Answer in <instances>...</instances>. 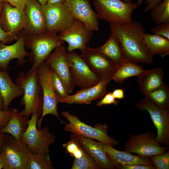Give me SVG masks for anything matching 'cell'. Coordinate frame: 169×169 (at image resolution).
Listing matches in <instances>:
<instances>
[{
    "label": "cell",
    "mask_w": 169,
    "mask_h": 169,
    "mask_svg": "<svg viewBox=\"0 0 169 169\" xmlns=\"http://www.w3.org/2000/svg\"><path fill=\"white\" fill-rule=\"evenodd\" d=\"M110 29L120 42L127 60L137 64L153 62L145 42V28L141 24L132 20L126 24H110Z\"/></svg>",
    "instance_id": "1"
},
{
    "label": "cell",
    "mask_w": 169,
    "mask_h": 169,
    "mask_svg": "<svg viewBox=\"0 0 169 169\" xmlns=\"http://www.w3.org/2000/svg\"><path fill=\"white\" fill-rule=\"evenodd\" d=\"M15 84L23 92L20 105L24 106L21 113L28 119L34 113L42 115L43 106V95L38 82L37 68L25 74L21 71L15 79Z\"/></svg>",
    "instance_id": "2"
},
{
    "label": "cell",
    "mask_w": 169,
    "mask_h": 169,
    "mask_svg": "<svg viewBox=\"0 0 169 169\" xmlns=\"http://www.w3.org/2000/svg\"><path fill=\"white\" fill-rule=\"evenodd\" d=\"M58 33L54 31H46L36 35H26L25 46L30 50L29 59L33 64L28 72L37 69L45 61L53 50L63 44L64 41L60 39Z\"/></svg>",
    "instance_id": "3"
},
{
    "label": "cell",
    "mask_w": 169,
    "mask_h": 169,
    "mask_svg": "<svg viewBox=\"0 0 169 169\" xmlns=\"http://www.w3.org/2000/svg\"><path fill=\"white\" fill-rule=\"evenodd\" d=\"M99 18L110 24H124L132 21V15L137 8V3L121 0H93Z\"/></svg>",
    "instance_id": "4"
},
{
    "label": "cell",
    "mask_w": 169,
    "mask_h": 169,
    "mask_svg": "<svg viewBox=\"0 0 169 169\" xmlns=\"http://www.w3.org/2000/svg\"><path fill=\"white\" fill-rule=\"evenodd\" d=\"M61 114L69 121L68 123H65L64 131L95 140L112 146L119 145L118 141L108 135V126L106 123L103 124L98 123L95 127H92L81 121L76 115L70 113L68 111H62Z\"/></svg>",
    "instance_id": "5"
},
{
    "label": "cell",
    "mask_w": 169,
    "mask_h": 169,
    "mask_svg": "<svg viewBox=\"0 0 169 169\" xmlns=\"http://www.w3.org/2000/svg\"><path fill=\"white\" fill-rule=\"evenodd\" d=\"M52 69L49 66L44 62L37 68L38 82L41 87L43 95V106L42 115L37 120L38 128L41 127L44 117L51 114L59 118L62 124L64 123L60 118L58 112L57 105L59 103V98L55 92L53 87L52 75Z\"/></svg>",
    "instance_id": "6"
},
{
    "label": "cell",
    "mask_w": 169,
    "mask_h": 169,
    "mask_svg": "<svg viewBox=\"0 0 169 169\" xmlns=\"http://www.w3.org/2000/svg\"><path fill=\"white\" fill-rule=\"evenodd\" d=\"M40 117L37 113L32 115L30 119L28 120L27 129L21 136V141L32 154L49 153V146L55 141V136L50 133L48 127L37 128V121Z\"/></svg>",
    "instance_id": "7"
},
{
    "label": "cell",
    "mask_w": 169,
    "mask_h": 169,
    "mask_svg": "<svg viewBox=\"0 0 169 169\" xmlns=\"http://www.w3.org/2000/svg\"><path fill=\"white\" fill-rule=\"evenodd\" d=\"M0 153L5 162L4 169H26L32 154L25 144L10 135L3 142Z\"/></svg>",
    "instance_id": "8"
},
{
    "label": "cell",
    "mask_w": 169,
    "mask_h": 169,
    "mask_svg": "<svg viewBox=\"0 0 169 169\" xmlns=\"http://www.w3.org/2000/svg\"><path fill=\"white\" fill-rule=\"evenodd\" d=\"M140 110H146L150 114L157 129L155 139L161 145L169 146V110L162 109L152 102L145 96L135 104Z\"/></svg>",
    "instance_id": "9"
},
{
    "label": "cell",
    "mask_w": 169,
    "mask_h": 169,
    "mask_svg": "<svg viewBox=\"0 0 169 169\" xmlns=\"http://www.w3.org/2000/svg\"><path fill=\"white\" fill-rule=\"evenodd\" d=\"M156 136L153 132H150L132 135L124 144L123 151L136 153L144 158H150L165 152L168 147L161 146L155 139Z\"/></svg>",
    "instance_id": "10"
},
{
    "label": "cell",
    "mask_w": 169,
    "mask_h": 169,
    "mask_svg": "<svg viewBox=\"0 0 169 169\" xmlns=\"http://www.w3.org/2000/svg\"><path fill=\"white\" fill-rule=\"evenodd\" d=\"M81 56L100 81L109 84L117 67L114 62L95 49L86 46L81 50Z\"/></svg>",
    "instance_id": "11"
},
{
    "label": "cell",
    "mask_w": 169,
    "mask_h": 169,
    "mask_svg": "<svg viewBox=\"0 0 169 169\" xmlns=\"http://www.w3.org/2000/svg\"><path fill=\"white\" fill-rule=\"evenodd\" d=\"M46 31L61 32L69 28L74 19L64 0L54 4L41 6Z\"/></svg>",
    "instance_id": "12"
},
{
    "label": "cell",
    "mask_w": 169,
    "mask_h": 169,
    "mask_svg": "<svg viewBox=\"0 0 169 169\" xmlns=\"http://www.w3.org/2000/svg\"><path fill=\"white\" fill-rule=\"evenodd\" d=\"M45 62L60 78L67 93H72L75 85L70 72L68 52L63 44L56 48Z\"/></svg>",
    "instance_id": "13"
},
{
    "label": "cell",
    "mask_w": 169,
    "mask_h": 169,
    "mask_svg": "<svg viewBox=\"0 0 169 169\" xmlns=\"http://www.w3.org/2000/svg\"><path fill=\"white\" fill-rule=\"evenodd\" d=\"M69 70L75 85L88 89L97 84L99 78L91 70L80 54L68 52Z\"/></svg>",
    "instance_id": "14"
},
{
    "label": "cell",
    "mask_w": 169,
    "mask_h": 169,
    "mask_svg": "<svg viewBox=\"0 0 169 169\" xmlns=\"http://www.w3.org/2000/svg\"><path fill=\"white\" fill-rule=\"evenodd\" d=\"M0 23L1 28L6 32L18 37L27 23L25 10L14 7L7 2H3Z\"/></svg>",
    "instance_id": "15"
},
{
    "label": "cell",
    "mask_w": 169,
    "mask_h": 169,
    "mask_svg": "<svg viewBox=\"0 0 169 169\" xmlns=\"http://www.w3.org/2000/svg\"><path fill=\"white\" fill-rule=\"evenodd\" d=\"M60 39L68 44L67 51L71 52L76 49H83L88 45L92 32L82 22L74 20L71 26L58 34Z\"/></svg>",
    "instance_id": "16"
},
{
    "label": "cell",
    "mask_w": 169,
    "mask_h": 169,
    "mask_svg": "<svg viewBox=\"0 0 169 169\" xmlns=\"http://www.w3.org/2000/svg\"><path fill=\"white\" fill-rule=\"evenodd\" d=\"M26 35L23 29L19 33L17 41L13 44L7 45L0 42V70L7 71L10 66L8 65L10 60L18 59L17 64L22 66L26 63L25 58L30 55L25 49Z\"/></svg>",
    "instance_id": "17"
},
{
    "label": "cell",
    "mask_w": 169,
    "mask_h": 169,
    "mask_svg": "<svg viewBox=\"0 0 169 169\" xmlns=\"http://www.w3.org/2000/svg\"><path fill=\"white\" fill-rule=\"evenodd\" d=\"M74 20L83 22L91 31L99 29V17L92 9L89 0H64Z\"/></svg>",
    "instance_id": "18"
},
{
    "label": "cell",
    "mask_w": 169,
    "mask_h": 169,
    "mask_svg": "<svg viewBox=\"0 0 169 169\" xmlns=\"http://www.w3.org/2000/svg\"><path fill=\"white\" fill-rule=\"evenodd\" d=\"M25 13L27 19L23 29L26 35H36L46 31L41 5L37 1L27 0Z\"/></svg>",
    "instance_id": "19"
},
{
    "label": "cell",
    "mask_w": 169,
    "mask_h": 169,
    "mask_svg": "<svg viewBox=\"0 0 169 169\" xmlns=\"http://www.w3.org/2000/svg\"><path fill=\"white\" fill-rule=\"evenodd\" d=\"M71 134L84 151L100 166L101 169H115L106 155L104 143L75 134Z\"/></svg>",
    "instance_id": "20"
},
{
    "label": "cell",
    "mask_w": 169,
    "mask_h": 169,
    "mask_svg": "<svg viewBox=\"0 0 169 169\" xmlns=\"http://www.w3.org/2000/svg\"><path fill=\"white\" fill-rule=\"evenodd\" d=\"M103 145L106 155L115 168H117L119 166L124 165H153L149 158L133 155L124 151L117 150L112 146L104 144Z\"/></svg>",
    "instance_id": "21"
},
{
    "label": "cell",
    "mask_w": 169,
    "mask_h": 169,
    "mask_svg": "<svg viewBox=\"0 0 169 169\" xmlns=\"http://www.w3.org/2000/svg\"><path fill=\"white\" fill-rule=\"evenodd\" d=\"M164 72L160 67L146 70L138 76L137 82L141 93L145 95L159 88L164 82Z\"/></svg>",
    "instance_id": "22"
},
{
    "label": "cell",
    "mask_w": 169,
    "mask_h": 169,
    "mask_svg": "<svg viewBox=\"0 0 169 169\" xmlns=\"http://www.w3.org/2000/svg\"><path fill=\"white\" fill-rule=\"evenodd\" d=\"M0 92L3 102V110L8 109L15 98L23 96V90L14 83L7 71L0 70Z\"/></svg>",
    "instance_id": "23"
},
{
    "label": "cell",
    "mask_w": 169,
    "mask_h": 169,
    "mask_svg": "<svg viewBox=\"0 0 169 169\" xmlns=\"http://www.w3.org/2000/svg\"><path fill=\"white\" fill-rule=\"evenodd\" d=\"M95 49L111 60L117 68L127 60L120 42L112 32L105 43L100 47Z\"/></svg>",
    "instance_id": "24"
},
{
    "label": "cell",
    "mask_w": 169,
    "mask_h": 169,
    "mask_svg": "<svg viewBox=\"0 0 169 169\" xmlns=\"http://www.w3.org/2000/svg\"><path fill=\"white\" fill-rule=\"evenodd\" d=\"M28 120L17 109L13 108L8 123L0 131L2 133L9 134L21 141V135L27 129Z\"/></svg>",
    "instance_id": "25"
},
{
    "label": "cell",
    "mask_w": 169,
    "mask_h": 169,
    "mask_svg": "<svg viewBox=\"0 0 169 169\" xmlns=\"http://www.w3.org/2000/svg\"><path fill=\"white\" fill-rule=\"evenodd\" d=\"M145 41L151 55L158 54L164 58L169 54V40L155 34L145 33Z\"/></svg>",
    "instance_id": "26"
},
{
    "label": "cell",
    "mask_w": 169,
    "mask_h": 169,
    "mask_svg": "<svg viewBox=\"0 0 169 169\" xmlns=\"http://www.w3.org/2000/svg\"><path fill=\"white\" fill-rule=\"evenodd\" d=\"M145 70L142 65L127 60L117 68L112 80L120 84L126 79L133 76L138 77Z\"/></svg>",
    "instance_id": "27"
},
{
    "label": "cell",
    "mask_w": 169,
    "mask_h": 169,
    "mask_svg": "<svg viewBox=\"0 0 169 169\" xmlns=\"http://www.w3.org/2000/svg\"><path fill=\"white\" fill-rule=\"evenodd\" d=\"M145 96L160 108L169 110V87L164 82L157 89Z\"/></svg>",
    "instance_id": "28"
},
{
    "label": "cell",
    "mask_w": 169,
    "mask_h": 169,
    "mask_svg": "<svg viewBox=\"0 0 169 169\" xmlns=\"http://www.w3.org/2000/svg\"><path fill=\"white\" fill-rule=\"evenodd\" d=\"M48 152L32 154L28 161L26 169H54Z\"/></svg>",
    "instance_id": "29"
},
{
    "label": "cell",
    "mask_w": 169,
    "mask_h": 169,
    "mask_svg": "<svg viewBox=\"0 0 169 169\" xmlns=\"http://www.w3.org/2000/svg\"><path fill=\"white\" fill-rule=\"evenodd\" d=\"M151 11L152 20L156 25L169 23V0H163Z\"/></svg>",
    "instance_id": "30"
},
{
    "label": "cell",
    "mask_w": 169,
    "mask_h": 169,
    "mask_svg": "<svg viewBox=\"0 0 169 169\" xmlns=\"http://www.w3.org/2000/svg\"><path fill=\"white\" fill-rule=\"evenodd\" d=\"M72 169H101L100 166L84 151L81 157L75 159Z\"/></svg>",
    "instance_id": "31"
},
{
    "label": "cell",
    "mask_w": 169,
    "mask_h": 169,
    "mask_svg": "<svg viewBox=\"0 0 169 169\" xmlns=\"http://www.w3.org/2000/svg\"><path fill=\"white\" fill-rule=\"evenodd\" d=\"M59 102L67 104H89L91 101L89 97L87 89H83L73 95H68L64 98H59Z\"/></svg>",
    "instance_id": "32"
},
{
    "label": "cell",
    "mask_w": 169,
    "mask_h": 169,
    "mask_svg": "<svg viewBox=\"0 0 169 169\" xmlns=\"http://www.w3.org/2000/svg\"><path fill=\"white\" fill-rule=\"evenodd\" d=\"M71 140L63 144V146L67 153L74 157L75 159L80 158L82 156L84 150L75 138L71 134Z\"/></svg>",
    "instance_id": "33"
},
{
    "label": "cell",
    "mask_w": 169,
    "mask_h": 169,
    "mask_svg": "<svg viewBox=\"0 0 169 169\" xmlns=\"http://www.w3.org/2000/svg\"><path fill=\"white\" fill-rule=\"evenodd\" d=\"M107 84L100 81L93 86L87 89L89 98L91 102L98 99L101 98L104 96L106 90Z\"/></svg>",
    "instance_id": "34"
},
{
    "label": "cell",
    "mask_w": 169,
    "mask_h": 169,
    "mask_svg": "<svg viewBox=\"0 0 169 169\" xmlns=\"http://www.w3.org/2000/svg\"><path fill=\"white\" fill-rule=\"evenodd\" d=\"M156 169H169V151L149 158Z\"/></svg>",
    "instance_id": "35"
},
{
    "label": "cell",
    "mask_w": 169,
    "mask_h": 169,
    "mask_svg": "<svg viewBox=\"0 0 169 169\" xmlns=\"http://www.w3.org/2000/svg\"><path fill=\"white\" fill-rule=\"evenodd\" d=\"M52 81L54 91L59 98H64L69 95L65 90L60 78L53 70L52 75Z\"/></svg>",
    "instance_id": "36"
},
{
    "label": "cell",
    "mask_w": 169,
    "mask_h": 169,
    "mask_svg": "<svg viewBox=\"0 0 169 169\" xmlns=\"http://www.w3.org/2000/svg\"><path fill=\"white\" fill-rule=\"evenodd\" d=\"M153 34L163 36L169 40V23H164L157 25L151 29Z\"/></svg>",
    "instance_id": "37"
},
{
    "label": "cell",
    "mask_w": 169,
    "mask_h": 169,
    "mask_svg": "<svg viewBox=\"0 0 169 169\" xmlns=\"http://www.w3.org/2000/svg\"><path fill=\"white\" fill-rule=\"evenodd\" d=\"M119 103L120 101L116 100L114 97L112 93L109 92L106 94L102 100L97 102L96 105L99 106L112 104L116 105Z\"/></svg>",
    "instance_id": "38"
},
{
    "label": "cell",
    "mask_w": 169,
    "mask_h": 169,
    "mask_svg": "<svg viewBox=\"0 0 169 169\" xmlns=\"http://www.w3.org/2000/svg\"><path fill=\"white\" fill-rule=\"evenodd\" d=\"M12 109L7 110H0V130L7 125L10 118Z\"/></svg>",
    "instance_id": "39"
},
{
    "label": "cell",
    "mask_w": 169,
    "mask_h": 169,
    "mask_svg": "<svg viewBox=\"0 0 169 169\" xmlns=\"http://www.w3.org/2000/svg\"><path fill=\"white\" fill-rule=\"evenodd\" d=\"M18 38L6 32L1 28L0 23V42L5 44L17 40Z\"/></svg>",
    "instance_id": "40"
},
{
    "label": "cell",
    "mask_w": 169,
    "mask_h": 169,
    "mask_svg": "<svg viewBox=\"0 0 169 169\" xmlns=\"http://www.w3.org/2000/svg\"><path fill=\"white\" fill-rule=\"evenodd\" d=\"M117 168L120 169H155L156 168L154 165L136 164L122 165L119 166Z\"/></svg>",
    "instance_id": "41"
},
{
    "label": "cell",
    "mask_w": 169,
    "mask_h": 169,
    "mask_svg": "<svg viewBox=\"0 0 169 169\" xmlns=\"http://www.w3.org/2000/svg\"><path fill=\"white\" fill-rule=\"evenodd\" d=\"M15 7L25 10L27 0H1Z\"/></svg>",
    "instance_id": "42"
},
{
    "label": "cell",
    "mask_w": 169,
    "mask_h": 169,
    "mask_svg": "<svg viewBox=\"0 0 169 169\" xmlns=\"http://www.w3.org/2000/svg\"><path fill=\"white\" fill-rule=\"evenodd\" d=\"M162 1L163 0H146L145 3L146 4V6L144 9V12H146L151 10Z\"/></svg>",
    "instance_id": "43"
},
{
    "label": "cell",
    "mask_w": 169,
    "mask_h": 169,
    "mask_svg": "<svg viewBox=\"0 0 169 169\" xmlns=\"http://www.w3.org/2000/svg\"><path fill=\"white\" fill-rule=\"evenodd\" d=\"M112 93L113 96L115 99H123L125 97L123 89H116L114 90Z\"/></svg>",
    "instance_id": "44"
},
{
    "label": "cell",
    "mask_w": 169,
    "mask_h": 169,
    "mask_svg": "<svg viewBox=\"0 0 169 169\" xmlns=\"http://www.w3.org/2000/svg\"><path fill=\"white\" fill-rule=\"evenodd\" d=\"M8 135L7 133H2L0 130V152L2 144L6 139Z\"/></svg>",
    "instance_id": "45"
},
{
    "label": "cell",
    "mask_w": 169,
    "mask_h": 169,
    "mask_svg": "<svg viewBox=\"0 0 169 169\" xmlns=\"http://www.w3.org/2000/svg\"><path fill=\"white\" fill-rule=\"evenodd\" d=\"M63 1H64V0H47V3L46 4H55L60 3Z\"/></svg>",
    "instance_id": "46"
},
{
    "label": "cell",
    "mask_w": 169,
    "mask_h": 169,
    "mask_svg": "<svg viewBox=\"0 0 169 169\" xmlns=\"http://www.w3.org/2000/svg\"><path fill=\"white\" fill-rule=\"evenodd\" d=\"M5 166V162L3 158L0 153V169H4Z\"/></svg>",
    "instance_id": "47"
},
{
    "label": "cell",
    "mask_w": 169,
    "mask_h": 169,
    "mask_svg": "<svg viewBox=\"0 0 169 169\" xmlns=\"http://www.w3.org/2000/svg\"><path fill=\"white\" fill-rule=\"evenodd\" d=\"M0 110H3V102L2 96L0 92Z\"/></svg>",
    "instance_id": "48"
},
{
    "label": "cell",
    "mask_w": 169,
    "mask_h": 169,
    "mask_svg": "<svg viewBox=\"0 0 169 169\" xmlns=\"http://www.w3.org/2000/svg\"><path fill=\"white\" fill-rule=\"evenodd\" d=\"M41 5H44L47 3V0H36Z\"/></svg>",
    "instance_id": "49"
},
{
    "label": "cell",
    "mask_w": 169,
    "mask_h": 169,
    "mask_svg": "<svg viewBox=\"0 0 169 169\" xmlns=\"http://www.w3.org/2000/svg\"><path fill=\"white\" fill-rule=\"evenodd\" d=\"M144 0H137V3L139 6H141Z\"/></svg>",
    "instance_id": "50"
},
{
    "label": "cell",
    "mask_w": 169,
    "mask_h": 169,
    "mask_svg": "<svg viewBox=\"0 0 169 169\" xmlns=\"http://www.w3.org/2000/svg\"><path fill=\"white\" fill-rule=\"evenodd\" d=\"M122 1L125 3H129L132 2V0H121Z\"/></svg>",
    "instance_id": "51"
},
{
    "label": "cell",
    "mask_w": 169,
    "mask_h": 169,
    "mask_svg": "<svg viewBox=\"0 0 169 169\" xmlns=\"http://www.w3.org/2000/svg\"><path fill=\"white\" fill-rule=\"evenodd\" d=\"M2 2H3L1 0H0V13H1V8H2Z\"/></svg>",
    "instance_id": "52"
}]
</instances>
